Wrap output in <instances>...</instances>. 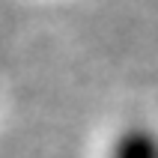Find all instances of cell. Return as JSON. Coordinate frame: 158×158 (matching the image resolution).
I'll use <instances>...</instances> for the list:
<instances>
[{
    "instance_id": "cell-1",
    "label": "cell",
    "mask_w": 158,
    "mask_h": 158,
    "mask_svg": "<svg viewBox=\"0 0 158 158\" xmlns=\"http://www.w3.org/2000/svg\"><path fill=\"white\" fill-rule=\"evenodd\" d=\"M114 158H158V140L146 128H128L116 140Z\"/></svg>"
}]
</instances>
